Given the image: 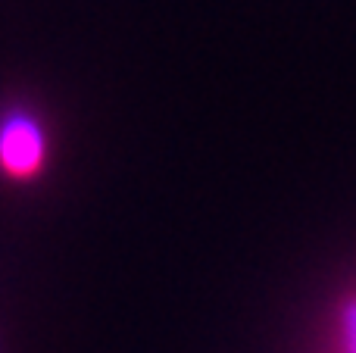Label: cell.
Masks as SVG:
<instances>
[{
	"mask_svg": "<svg viewBox=\"0 0 356 353\" xmlns=\"http://www.w3.org/2000/svg\"><path fill=\"white\" fill-rule=\"evenodd\" d=\"M47 163V131L35 113L13 106L0 113V175L29 181Z\"/></svg>",
	"mask_w": 356,
	"mask_h": 353,
	"instance_id": "6da1fadb",
	"label": "cell"
}]
</instances>
